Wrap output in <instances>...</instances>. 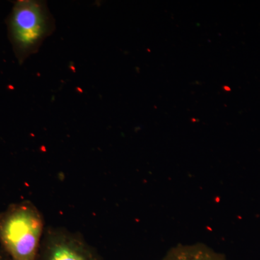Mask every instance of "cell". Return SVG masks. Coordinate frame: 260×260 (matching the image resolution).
Returning a JSON list of instances; mask_svg holds the SVG:
<instances>
[{"mask_svg":"<svg viewBox=\"0 0 260 260\" xmlns=\"http://www.w3.org/2000/svg\"><path fill=\"white\" fill-rule=\"evenodd\" d=\"M46 228L30 202L11 205L0 214V246L10 260H37Z\"/></svg>","mask_w":260,"mask_h":260,"instance_id":"obj_1","label":"cell"},{"mask_svg":"<svg viewBox=\"0 0 260 260\" xmlns=\"http://www.w3.org/2000/svg\"><path fill=\"white\" fill-rule=\"evenodd\" d=\"M7 23L10 42L20 63L36 54L55 29L47 3L36 0L16 2Z\"/></svg>","mask_w":260,"mask_h":260,"instance_id":"obj_2","label":"cell"},{"mask_svg":"<svg viewBox=\"0 0 260 260\" xmlns=\"http://www.w3.org/2000/svg\"><path fill=\"white\" fill-rule=\"evenodd\" d=\"M37 260H103L78 233L63 227L46 228Z\"/></svg>","mask_w":260,"mask_h":260,"instance_id":"obj_3","label":"cell"},{"mask_svg":"<svg viewBox=\"0 0 260 260\" xmlns=\"http://www.w3.org/2000/svg\"><path fill=\"white\" fill-rule=\"evenodd\" d=\"M161 260H227L204 244H179L167 251Z\"/></svg>","mask_w":260,"mask_h":260,"instance_id":"obj_4","label":"cell"},{"mask_svg":"<svg viewBox=\"0 0 260 260\" xmlns=\"http://www.w3.org/2000/svg\"><path fill=\"white\" fill-rule=\"evenodd\" d=\"M0 260H10L9 256L6 254L1 246H0Z\"/></svg>","mask_w":260,"mask_h":260,"instance_id":"obj_5","label":"cell"}]
</instances>
